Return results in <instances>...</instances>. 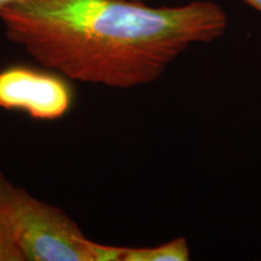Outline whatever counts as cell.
<instances>
[{"mask_svg": "<svg viewBox=\"0 0 261 261\" xmlns=\"http://www.w3.org/2000/svg\"><path fill=\"white\" fill-rule=\"evenodd\" d=\"M244 2L261 12V0H244Z\"/></svg>", "mask_w": 261, "mask_h": 261, "instance_id": "cell-6", "label": "cell"}, {"mask_svg": "<svg viewBox=\"0 0 261 261\" xmlns=\"http://www.w3.org/2000/svg\"><path fill=\"white\" fill-rule=\"evenodd\" d=\"M69 81L48 68L11 65L0 70V108L40 121L62 119L74 103Z\"/></svg>", "mask_w": 261, "mask_h": 261, "instance_id": "cell-3", "label": "cell"}, {"mask_svg": "<svg viewBox=\"0 0 261 261\" xmlns=\"http://www.w3.org/2000/svg\"><path fill=\"white\" fill-rule=\"evenodd\" d=\"M0 214L24 261H121L125 247L87 238L57 205L39 200L0 173Z\"/></svg>", "mask_w": 261, "mask_h": 261, "instance_id": "cell-2", "label": "cell"}, {"mask_svg": "<svg viewBox=\"0 0 261 261\" xmlns=\"http://www.w3.org/2000/svg\"><path fill=\"white\" fill-rule=\"evenodd\" d=\"M190 249L187 238L178 237L156 247H125L121 261H188Z\"/></svg>", "mask_w": 261, "mask_h": 261, "instance_id": "cell-4", "label": "cell"}, {"mask_svg": "<svg viewBox=\"0 0 261 261\" xmlns=\"http://www.w3.org/2000/svg\"><path fill=\"white\" fill-rule=\"evenodd\" d=\"M0 261H24L14 236L0 214Z\"/></svg>", "mask_w": 261, "mask_h": 261, "instance_id": "cell-5", "label": "cell"}, {"mask_svg": "<svg viewBox=\"0 0 261 261\" xmlns=\"http://www.w3.org/2000/svg\"><path fill=\"white\" fill-rule=\"evenodd\" d=\"M15 2V0H0V6H4V5H8L10 3Z\"/></svg>", "mask_w": 261, "mask_h": 261, "instance_id": "cell-7", "label": "cell"}, {"mask_svg": "<svg viewBox=\"0 0 261 261\" xmlns=\"http://www.w3.org/2000/svg\"><path fill=\"white\" fill-rule=\"evenodd\" d=\"M5 37L80 83L133 89L158 81L194 44L226 31L215 3L152 8L144 0H15L0 6Z\"/></svg>", "mask_w": 261, "mask_h": 261, "instance_id": "cell-1", "label": "cell"}]
</instances>
